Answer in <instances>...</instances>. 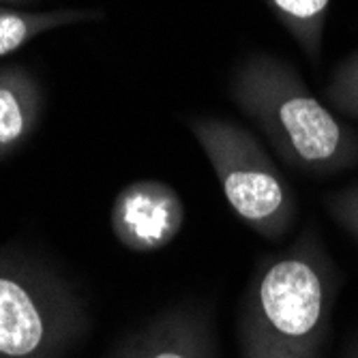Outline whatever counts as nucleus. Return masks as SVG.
<instances>
[{
    "label": "nucleus",
    "instance_id": "nucleus-10",
    "mask_svg": "<svg viewBox=\"0 0 358 358\" xmlns=\"http://www.w3.org/2000/svg\"><path fill=\"white\" fill-rule=\"evenodd\" d=\"M324 101L339 116L358 120V50L333 67L324 86Z\"/></svg>",
    "mask_w": 358,
    "mask_h": 358
},
{
    "label": "nucleus",
    "instance_id": "nucleus-9",
    "mask_svg": "<svg viewBox=\"0 0 358 358\" xmlns=\"http://www.w3.org/2000/svg\"><path fill=\"white\" fill-rule=\"evenodd\" d=\"M303 56L317 69L324 56V35L331 0H262Z\"/></svg>",
    "mask_w": 358,
    "mask_h": 358
},
{
    "label": "nucleus",
    "instance_id": "nucleus-6",
    "mask_svg": "<svg viewBox=\"0 0 358 358\" xmlns=\"http://www.w3.org/2000/svg\"><path fill=\"white\" fill-rule=\"evenodd\" d=\"M108 358H219L213 313L200 301L172 305L129 335Z\"/></svg>",
    "mask_w": 358,
    "mask_h": 358
},
{
    "label": "nucleus",
    "instance_id": "nucleus-1",
    "mask_svg": "<svg viewBox=\"0 0 358 358\" xmlns=\"http://www.w3.org/2000/svg\"><path fill=\"white\" fill-rule=\"evenodd\" d=\"M341 275L317 225L264 255L243 294L241 358H322L331 337Z\"/></svg>",
    "mask_w": 358,
    "mask_h": 358
},
{
    "label": "nucleus",
    "instance_id": "nucleus-13",
    "mask_svg": "<svg viewBox=\"0 0 358 358\" xmlns=\"http://www.w3.org/2000/svg\"><path fill=\"white\" fill-rule=\"evenodd\" d=\"M37 3V0H0V5H9V7H26Z\"/></svg>",
    "mask_w": 358,
    "mask_h": 358
},
{
    "label": "nucleus",
    "instance_id": "nucleus-11",
    "mask_svg": "<svg viewBox=\"0 0 358 358\" xmlns=\"http://www.w3.org/2000/svg\"><path fill=\"white\" fill-rule=\"evenodd\" d=\"M322 204L341 230L358 241V182L327 193L322 198Z\"/></svg>",
    "mask_w": 358,
    "mask_h": 358
},
{
    "label": "nucleus",
    "instance_id": "nucleus-7",
    "mask_svg": "<svg viewBox=\"0 0 358 358\" xmlns=\"http://www.w3.org/2000/svg\"><path fill=\"white\" fill-rule=\"evenodd\" d=\"M45 112V92L22 64H0V161L20 152L37 134Z\"/></svg>",
    "mask_w": 358,
    "mask_h": 358
},
{
    "label": "nucleus",
    "instance_id": "nucleus-12",
    "mask_svg": "<svg viewBox=\"0 0 358 358\" xmlns=\"http://www.w3.org/2000/svg\"><path fill=\"white\" fill-rule=\"evenodd\" d=\"M343 358H358V335L348 343V348L343 352Z\"/></svg>",
    "mask_w": 358,
    "mask_h": 358
},
{
    "label": "nucleus",
    "instance_id": "nucleus-3",
    "mask_svg": "<svg viewBox=\"0 0 358 358\" xmlns=\"http://www.w3.org/2000/svg\"><path fill=\"white\" fill-rule=\"evenodd\" d=\"M80 292L45 259L0 249V358H64L88 333Z\"/></svg>",
    "mask_w": 358,
    "mask_h": 358
},
{
    "label": "nucleus",
    "instance_id": "nucleus-4",
    "mask_svg": "<svg viewBox=\"0 0 358 358\" xmlns=\"http://www.w3.org/2000/svg\"><path fill=\"white\" fill-rule=\"evenodd\" d=\"M189 131L208 157L225 202L249 230L271 243L292 232L299 219L296 193L251 129L219 116H195Z\"/></svg>",
    "mask_w": 358,
    "mask_h": 358
},
{
    "label": "nucleus",
    "instance_id": "nucleus-5",
    "mask_svg": "<svg viewBox=\"0 0 358 358\" xmlns=\"http://www.w3.org/2000/svg\"><path fill=\"white\" fill-rule=\"evenodd\" d=\"M185 221L187 210L178 191L155 178L134 180L120 189L110 213L116 241L136 253H155L170 247Z\"/></svg>",
    "mask_w": 358,
    "mask_h": 358
},
{
    "label": "nucleus",
    "instance_id": "nucleus-8",
    "mask_svg": "<svg viewBox=\"0 0 358 358\" xmlns=\"http://www.w3.org/2000/svg\"><path fill=\"white\" fill-rule=\"evenodd\" d=\"M103 17V9L96 7H58L50 11H32L0 5V58L15 54L43 32L82 22H101Z\"/></svg>",
    "mask_w": 358,
    "mask_h": 358
},
{
    "label": "nucleus",
    "instance_id": "nucleus-2",
    "mask_svg": "<svg viewBox=\"0 0 358 358\" xmlns=\"http://www.w3.org/2000/svg\"><path fill=\"white\" fill-rule=\"evenodd\" d=\"M227 90L285 168L313 178L358 168V129L322 103L285 58L247 54L234 64Z\"/></svg>",
    "mask_w": 358,
    "mask_h": 358
}]
</instances>
